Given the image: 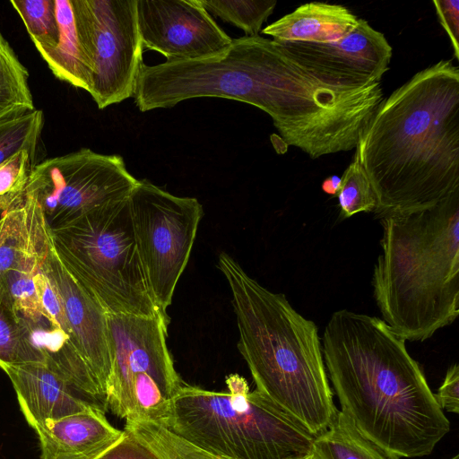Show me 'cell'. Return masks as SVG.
Returning a JSON list of instances; mask_svg holds the SVG:
<instances>
[{
	"label": "cell",
	"instance_id": "1",
	"mask_svg": "<svg viewBox=\"0 0 459 459\" xmlns=\"http://www.w3.org/2000/svg\"><path fill=\"white\" fill-rule=\"evenodd\" d=\"M322 352L340 411L380 447L399 457H420L450 430L405 340L382 319L335 311Z\"/></svg>",
	"mask_w": 459,
	"mask_h": 459
},
{
	"label": "cell",
	"instance_id": "2",
	"mask_svg": "<svg viewBox=\"0 0 459 459\" xmlns=\"http://www.w3.org/2000/svg\"><path fill=\"white\" fill-rule=\"evenodd\" d=\"M355 152L379 218L431 207L459 192V67L442 59L394 90Z\"/></svg>",
	"mask_w": 459,
	"mask_h": 459
},
{
	"label": "cell",
	"instance_id": "3",
	"mask_svg": "<svg viewBox=\"0 0 459 459\" xmlns=\"http://www.w3.org/2000/svg\"><path fill=\"white\" fill-rule=\"evenodd\" d=\"M218 268L229 284L236 315L238 349L256 390L311 434L325 431L338 410L316 324L298 313L282 293L249 276L230 255Z\"/></svg>",
	"mask_w": 459,
	"mask_h": 459
},
{
	"label": "cell",
	"instance_id": "4",
	"mask_svg": "<svg viewBox=\"0 0 459 459\" xmlns=\"http://www.w3.org/2000/svg\"><path fill=\"white\" fill-rule=\"evenodd\" d=\"M379 219L371 283L382 320L405 341H426L459 315V192Z\"/></svg>",
	"mask_w": 459,
	"mask_h": 459
},
{
	"label": "cell",
	"instance_id": "5",
	"mask_svg": "<svg viewBox=\"0 0 459 459\" xmlns=\"http://www.w3.org/2000/svg\"><path fill=\"white\" fill-rule=\"evenodd\" d=\"M227 392L183 381L160 424L211 454L228 459H310L316 436L247 380L231 374Z\"/></svg>",
	"mask_w": 459,
	"mask_h": 459
},
{
	"label": "cell",
	"instance_id": "6",
	"mask_svg": "<svg viewBox=\"0 0 459 459\" xmlns=\"http://www.w3.org/2000/svg\"><path fill=\"white\" fill-rule=\"evenodd\" d=\"M50 231L64 264L106 313H167L155 303L148 284L128 198Z\"/></svg>",
	"mask_w": 459,
	"mask_h": 459
},
{
	"label": "cell",
	"instance_id": "7",
	"mask_svg": "<svg viewBox=\"0 0 459 459\" xmlns=\"http://www.w3.org/2000/svg\"><path fill=\"white\" fill-rule=\"evenodd\" d=\"M128 204L148 284L157 306L167 312L188 263L203 206L196 198L174 195L147 180H139Z\"/></svg>",
	"mask_w": 459,
	"mask_h": 459
},
{
	"label": "cell",
	"instance_id": "8",
	"mask_svg": "<svg viewBox=\"0 0 459 459\" xmlns=\"http://www.w3.org/2000/svg\"><path fill=\"white\" fill-rule=\"evenodd\" d=\"M138 182L121 155L84 147L38 162L25 192L38 200L49 229L56 230L126 200Z\"/></svg>",
	"mask_w": 459,
	"mask_h": 459
},
{
	"label": "cell",
	"instance_id": "9",
	"mask_svg": "<svg viewBox=\"0 0 459 459\" xmlns=\"http://www.w3.org/2000/svg\"><path fill=\"white\" fill-rule=\"evenodd\" d=\"M91 60L90 94L100 109L134 97L143 62L137 0H71Z\"/></svg>",
	"mask_w": 459,
	"mask_h": 459
},
{
	"label": "cell",
	"instance_id": "10",
	"mask_svg": "<svg viewBox=\"0 0 459 459\" xmlns=\"http://www.w3.org/2000/svg\"><path fill=\"white\" fill-rule=\"evenodd\" d=\"M110 375L106 411L124 419L130 383L147 373L175 394L183 383L167 345L169 317L107 313Z\"/></svg>",
	"mask_w": 459,
	"mask_h": 459
},
{
	"label": "cell",
	"instance_id": "11",
	"mask_svg": "<svg viewBox=\"0 0 459 459\" xmlns=\"http://www.w3.org/2000/svg\"><path fill=\"white\" fill-rule=\"evenodd\" d=\"M136 13L143 48L159 52L166 62L204 58L232 40L202 0H137Z\"/></svg>",
	"mask_w": 459,
	"mask_h": 459
},
{
	"label": "cell",
	"instance_id": "12",
	"mask_svg": "<svg viewBox=\"0 0 459 459\" xmlns=\"http://www.w3.org/2000/svg\"><path fill=\"white\" fill-rule=\"evenodd\" d=\"M41 270L59 293L71 346L88 371L96 387L100 407L106 411L110 375L107 313L64 264L53 241Z\"/></svg>",
	"mask_w": 459,
	"mask_h": 459
},
{
	"label": "cell",
	"instance_id": "13",
	"mask_svg": "<svg viewBox=\"0 0 459 459\" xmlns=\"http://www.w3.org/2000/svg\"><path fill=\"white\" fill-rule=\"evenodd\" d=\"M280 44L322 79L351 87L380 82L393 55L385 35L360 18L351 33L335 42Z\"/></svg>",
	"mask_w": 459,
	"mask_h": 459
},
{
	"label": "cell",
	"instance_id": "14",
	"mask_svg": "<svg viewBox=\"0 0 459 459\" xmlns=\"http://www.w3.org/2000/svg\"><path fill=\"white\" fill-rule=\"evenodd\" d=\"M3 370L10 378L20 409L33 429L47 420H57L96 407L44 361L19 363Z\"/></svg>",
	"mask_w": 459,
	"mask_h": 459
},
{
	"label": "cell",
	"instance_id": "15",
	"mask_svg": "<svg viewBox=\"0 0 459 459\" xmlns=\"http://www.w3.org/2000/svg\"><path fill=\"white\" fill-rule=\"evenodd\" d=\"M34 430L39 440V459H98L125 436L98 407L47 420Z\"/></svg>",
	"mask_w": 459,
	"mask_h": 459
},
{
	"label": "cell",
	"instance_id": "16",
	"mask_svg": "<svg viewBox=\"0 0 459 459\" xmlns=\"http://www.w3.org/2000/svg\"><path fill=\"white\" fill-rule=\"evenodd\" d=\"M51 231L36 197L23 199L0 215V281L3 275L21 267L50 245Z\"/></svg>",
	"mask_w": 459,
	"mask_h": 459
},
{
	"label": "cell",
	"instance_id": "17",
	"mask_svg": "<svg viewBox=\"0 0 459 459\" xmlns=\"http://www.w3.org/2000/svg\"><path fill=\"white\" fill-rule=\"evenodd\" d=\"M359 18L347 7L311 2L269 24L262 33L278 43L309 42L325 44L338 41L358 25Z\"/></svg>",
	"mask_w": 459,
	"mask_h": 459
},
{
	"label": "cell",
	"instance_id": "18",
	"mask_svg": "<svg viewBox=\"0 0 459 459\" xmlns=\"http://www.w3.org/2000/svg\"><path fill=\"white\" fill-rule=\"evenodd\" d=\"M55 10L58 41L54 47L36 49L57 79L90 93L93 66L79 35L71 0H55Z\"/></svg>",
	"mask_w": 459,
	"mask_h": 459
},
{
	"label": "cell",
	"instance_id": "19",
	"mask_svg": "<svg viewBox=\"0 0 459 459\" xmlns=\"http://www.w3.org/2000/svg\"><path fill=\"white\" fill-rule=\"evenodd\" d=\"M315 459H399L362 435L338 411L331 425L315 437Z\"/></svg>",
	"mask_w": 459,
	"mask_h": 459
},
{
	"label": "cell",
	"instance_id": "20",
	"mask_svg": "<svg viewBox=\"0 0 459 459\" xmlns=\"http://www.w3.org/2000/svg\"><path fill=\"white\" fill-rule=\"evenodd\" d=\"M41 360L30 328L16 311L0 281V368Z\"/></svg>",
	"mask_w": 459,
	"mask_h": 459
},
{
	"label": "cell",
	"instance_id": "21",
	"mask_svg": "<svg viewBox=\"0 0 459 459\" xmlns=\"http://www.w3.org/2000/svg\"><path fill=\"white\" fill-rule=\"evenodd\" d=\"M125 431L148 448L157 459H228L206 452L154 422L128 420Z\"/></svg>",
	"mask_w": 459,
	"mask_h": 459
},
{
	"label": "cell",
	"instance_id": "22",
	"mask_svg": "<svg viewBox=\"0 0 459 459\" xmlns=\"http://www.w3.org/2000/svg\"><path fill=\"white\" fill-rule=\"evenodd\" d=\"M211 14L241 29L246 36L259 35L262 26L273 13L276 0H202Z\"/></svg>",
	"mask_w": 459,
	"mask_h": 459
},
{
	"label": "cell",
	"instance_id": "23",
	"mask_svg": "<svg viewBox=\"0 0 459 459\" xmlns=\"http://www.w3.org/2000/svg\"><path fill=\"white\" fill-rule=\"evenodd\" d=\"M44 114L34 109L0 121V163L20 150L38 156Z\"/></svg>",
	"mask_w": 459,
	"mask_h": 459
},
{
	"label": "cell",
	"instance_id": "24",
	"mask_svg": "<svg viewBox=\"0 0 459 459\" xmlns=\"http://www.w3.org/2000/svg\"><path fill=\"white\" fill-rule=\"evenodd\" d=\"M0 98L24 112L35 109L29 72L0 31Z\"/></svg>",
	"mask_w": 459,
	"mask_h": 459
},
{
	"label": "cell",
	"instance_id": "25",
	"mask_svg": "<svg viewBox=\"0 0 459 459\" xmlns=\"http://www.w3.org/2000/svg\"><path fill=\"white\" fill-rule=\"evenodd\" d=\"M341 179V188L337 196L342 219L359 212H375L377 197L356 152Z\"/></svg>",
	"mask_w": 459,
	"mask_h": 459
},
{
	"label": "cell",
	"instance_id": "26",
	"mask_svg": "<svg viewBox=\"0 0 459 459\" xmlns=\"http://www.w3.org/2000/svg\"><path fill=\"white\" fill-rule=\"evenodd\" d=\"M35 48L54 47L59 38L55 0H13Z\"/></svg>",
	"mask_w": 459,
	"mask_h": 459
},
{
	"label": "cell",
	"instance_id": "27",
	"mask_svg": "<svg viewBox=\"0 0 459 459\" xmlns=\"http://www.w3.org/2000/svg\"><path fill=\"white\" fill-rule=\"evenodd\" d=\"M37 155L20 150L0 163V205L4 211L23 199Z\"/></svg>",
	"mask_w": 459,
	"mask_h": 459
},
{
	"label": "cell",
	"instance_id": "28",
	"mask_svg": "<svg viewBox=\"0 0 459 459\" xmlns=\"http://www.w3.org/2000/svg\"><path fill=\"white\" fill-rule=\"evenodd\" d=\"M441 25L446 31L454 50L455 57L459 59V1L436 0L432 2Z\"/></svg>",
	"mask_w": 459,
	"mask_h": 459
},
{
	"label": "cell",
	"instance_id": "29",
	"mask_svg": "<svg viewBox=\"0 0 459 459\" xmlns=\"http://www.w3.org/2000/svg\"><path fill=\"white\" fill-rule=\"evenodd\" d=\"M435 399L441 408L448 412H459V366L454 364L449 367L446 377L437 394Z\"/></svg>",
	"mask_w": 459,
	"mask_h": 459
},
{
	"label": "cell",
	"instance_id": "30",
	"mask_svg": "<svg viewBox=\"0 0 459 459\" xmlns=\"http://www.w3.org/2000/svg\"><path fill=\"white\" fill-rule=\"evenodd\" d=\"M125 431V430H124ZM98 459H157L135 438L125 431V436Z\"/></svg>",
	"mask_w": 459,
	"mask_h": 459
},
{
	"label": "cell",
	"instance_id": "31",
	"mask_svg": "<svg viewBox=\"0 0 459 459\" xmlns=\"http://www.w3.org/2000/svg\"><path fill=\"white\" fill-rule=\"evenodd\" d=\"M25 113L27 112L22 111L11 102L0 98V121Z\"/></svg>",
	"mask_w": 459,
	"mask_h": 459
},
{
	"label": "cell",
	"instance_id": "32",
	"mask_svg": "<svg viewBox=\"0 0 459 459\" xmlns=\"http://www.w3.org/2000/svg\"><path fill=\"white\" fill-rule=\"evenodd\" d=\"M342 179L338 176L326 178L322 183V190L331 195H336L341 188Z\"/></svg>",
	"mask_w": 459,
	"mask_h": 459
},
{
	"label": "cell",
	"instance_id": "33",
	"mask_svg": "<svg viewBox=\"0 0 459 459\" xmlns=\"http://www.w3.org/2000/svg\"><path fill=\"white\" fill-rule=\"evenodd\" d=\"M450 459H459V455H455V456H453L452 458Z\"/></svg>",
	"mask_w": 459,
	"mask_h": 459
},
{
	"label": "cell",
	"instance_id": "34",
	"mask_svg": "<svg viewBox=\"0 0 459 459\" xmlns=\"http://www.w3.org/2000/svg\"><path fill=\"white\" fill-rule=\"evenodd\" d=\"M3 212H4V209H3V207L0 205V215H1V213H2Z\"/></svg>",
	"mask_w": 459,
	"mask_h": 459
},
{
	"label": "cell",
	"instance_id": "35",
	"mask_svg": "<svg viewBox=\"0 0 459 459\" xmlns=\"http://www.w3.org/2000/svg\"><path fill=\"white\" fill-rule=\"evenodd\" d=\"M311 459H315L314 456Z\"/></svg>",
	"mask_w": 459,
	"mask_h": 459
}]
</instances>
